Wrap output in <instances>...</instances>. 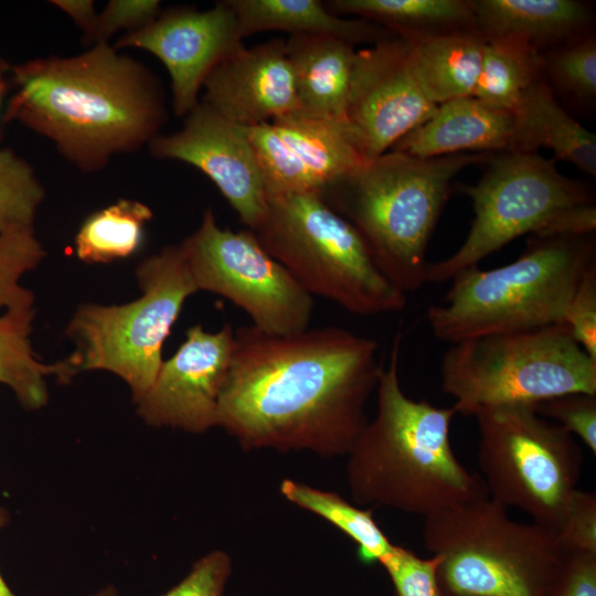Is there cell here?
I'll return each mask as SVG.
<instances>
[{"label": "cell", "mask_w": 596, "mask_h": 596, "mask_svg": "<svg viewBox=\"0 0 596 596\" xmlns=\"http://www.w3.org/2000/svg\"><path fill=\"white\" fill-rule=\"evenodd\" d=\"M471 199L473 220L461 246L443 260L428 263L426 284L450 281L490 254L525 234H592L596 201L590 188L562 174L538 152H500L486 162Z\"/></svg>", "instance_id": "obj_7"}, {"label": "cell", "mask_w": 596, "mask_h": 596, "mask_svg": "<svg viewBox=\"0 0 596 596\" xmlns=\"http://www.w3.org/2000/svg\"><path fill=\"white\" fill-rule=\"evenodd\" d=\"M10 68H11V65H9L0 56V119H2L1 114H2V108H3L4 97L11 87Z\"/></svg>", "instance_id": "obj_41"}, {"label": "cell", "mask_w": 596, "mask_h": 596, "mask_svg": "<svg viewBox=\"0 0 596 596\" xmlns=\"http://www.w3.org/2000/svg\"><path fill=\"white\" fill-rule=\"evenodd\" d=\"M409 42L398 36L360 50L347 120L368 160L385 152L437 109L412 71Z\"/></svg>", "instance_id": "obj_17"}, {"label": "cell", "mask_w": 596, "mask_h": 596, "mask_svg": "<svg viewBox=\"0 0 596 596\" xmlns=\"http://www.w3.org/2000/svg\"><path fill=\"white\" fill-rule=\"evenodd\" d=\"M513 110L491 106L475 96L450 99L389 151L434 158L465 151L508 152L514 132Z\"/></svg>", "instance_id": "obj_19"}, {"label": "cell", "mask_w": 596, "mask_h": 596, "mask_svg": "<svg viewBox=\"0 0 596 596\" xmlns=\"http://www.w3.org/2000/svg\"><path fill=\"white\" fill-rule=\"evenodd\" d=\"M594 267L595 233L532 235L515 260L457 274L443 302L428 308V326L437 339L455 343L563 322L572 296Z\"/></svg>", "instance_id": "obj_5"}, {"label": "cell", "mask_w": 596, "mask_h": 596, "mask_svg": "<svg viewBox=\"0 0 596 596\" xmlns=\"http://www.w3.org/2000/svg\"><path fill=\"white\" fill-rule=\"evenodd\" d=\"M56 8L67 14L82 31L84 40L87 39L94 30L97 12L92 0H53Z\"/></svg>", "instance_id": "obj_40"}, {"label": "cell", "mask_w": 596, "mask_h": 596, "mask_svg": "<svg viewBox=\"0 0 596 596\" xmlns=\"http://www.w3.org/2000/svg\"><path fill=\"white\" fill-rule=\"evenodd\" d=\"M234 330L231 323L215 332L205 331L201 324L188 329L184 342L162 362L152 385L136 403L138 415L148 425L193 434L217 426Z\"/></svg>", "instance_id": "obj_14"}, {"label": "cell", "mask_w": 596, "mask_h": 596, "mask_svg": "<svg viewBox=\"0 0 596 596\" xmlns=\"http://www.w3.org/2000/svg\"><path fill=\"white\" fill-rule=\"evenodd\" d=\"M563 322L576 343L596 361V267L582 279L568 302Z\"/></svg>", "instance_id": "obj_38"}, {"label": "cell", "mask_w": 596, "mask_h": 596, "mask_svg": "<svg viewBox=\"0 0 596 596\" xmlns=\"http://www.w3.org/2000/svg\"><path fill=\"white\" fill-rule=\"evenodd\" d=\"M244 129L268 198L322 193L369 161L348 120L292 114Z\"/></svg>", "instance_id": "obj_13"}, {"label": "cell", "mask_w": 596, "mask_h": 596, "mask_svg": "<svg viewBox=\"0 0 596 596\" xmlns=\"http://www.w3.org/2000/svg\"><path fill=\"white\" fill-rule=\"evenodd\" d=\"M148 146L156 158L182 161L203 172L248 230L254 231L263 220L268 193L243 126L200 102L185 116L181 130L158 135Z\"/></svg>", "instance_id": "obj_16"}, {"label": "cell", "mask_w": 596, "mask_h": 596, "mask_svg": "<svg viewBox=\"0 0 596 596\" xmlns=\"http://www.w3.org/2000/svg\"><path fill=\"white\" fill-rule=\"evenodd\" d=\"M158 0H111L97 14L91 35L84 40L88 45L108 43L120 30L132 32L152 22L160 14Z\"/></svg>", "instance_id": "obj_36"}, {"label": "cell", "mask_w": 596, "mask_h": 596, "mask_svg": "<svg viewBox=\"0 0 596 596\" xmlns=\"http://www.w3.org/2000/svg\"><path fill=\"white\" fill-rule=\"evenodd\" d=\"M44 195L32 166L11 149L0 148V234L33 232Z\"/></svg>", "instance_id": "obj_30"}, {"label": "cell", "mask_w": 596, "mask_h": 596, "mask_svg": "<svg viewBox=\"0 0 596 596\" xmlns=\"http://www.w3.org/2000/svg\"><path fill=\"white\" fill-rule=\"evenodd\" d=\"M545 596H596V554H565L562 567Z\"/></svg>", "instance_id": "obj_39"}, {"label": "cell", "mask_w": 596, "mask_h": 596, "mask_svg": "<svg viewBox=\"0 0 596 596\" xmlns=\"http://www.w3.org/2000/svg\"><path fill=\"white\" fill-rule=\"evenodd\" d=\"M151 217L149 206L129 199L91 214L75 236L77 257L85 263H109L131 256L141 246Z\"/></svg>", "instance_id": "obj_29"}, {"label": "cell", "mask_w": 596, "mask_h": 596, "mask_svg": "<svg viewBox=\"0 0 596 596\" xmlns=\"http://www.w3.org/2000/svg\"><path fill=\"white\" fill-rule=\"evenodd\" d=\"M441 390L456 414L509 404H536L572 392L596 394V361L564 322L465 339L443 354Z\"/></svg>", "instance_id": "obj_9"}, {"label": "cell", "mask_w": 596, "mask_h": 596, "mask_svg": "<svg viewBox=\"0 0 596 596\" xmlns=\"http://www.w3.org/2000/svg\"><path fill=\"white\" fill-rule=\"evenodd\" d=\"M10 81L13 93L2 121L47 138L84 172L149 145L166 119L153 74L108 43L11 65Z\"/></svg>", "instance_id": "obj_2"}, {"label": "cell", "mask_w": 596, "mask_h": 596, "mask_svg": "<svg viewBox=\"0 0 596 596\" xmlns=\"http://www.w3.org/2000/svg\"><path fill=\"white\" fill-rule=\"evenodd\" d=\"M45 251L34 232L0 234V309L33 310L32 291L19 284L26 272L44 258Z\"/></svg>", "instance_id": "obj_32"}, {"label": "cell", "mask_w": 596, "mask_h": 596, "mask_svg": "<svg viewBox=\"0 0 596 596\" xmlns=\"http://www.w3.org/2000/svg\"><path fill=\"white\" fill-rule=\"evenodd\" d=\"M91 596H119L118 590L113 585H107Z\"/></svg>", "instance_id": "obj_43"}, {"label": "cell", "mask_w": 596, "mask_h": 596, "mask_svg": "<svg viewBox=\"0 0 596 596\" xmlns=\"http://www.w3.org/2000/svg\"><path fill=\"white\" fill-rule=\"evenodd\" d=\"M327 7L340 17L355 15L407 41L477 30L469 0H334Z\"/></svg>", "instance_id": "obj_25"}, {"label": "cell", "mask_w": 596, "mask_h": 596, "mask_svg": "<svg viewBox=\"0 0 596 596\" xmlns=\"http://www.w3.org/2000/svg\"><path fill=\"white\" fill-rule=\"evenodd\" d=\"M217 426L243 450L347 456L368 423L383 365L375 340L340 327L234 330Z\"/></svg>", "instance_id": "obj_1"}, {"label": "cell", "mask_w": 596, "mask_h": 596, "mask_svg": "<svg viewBox=\"0 0 596 596\" xmlns=\"http://www.w3.org/2000/svg\"><path fill=\"white\" fill-rule=\"evenodd\" d=\"M485 38L518 36L540 51L592 31V7L578 0H469Z\"/></svg>", "instance_id": "obj_21"}, {"label": "cell", "mask_w": 596, "mask_h": 596, "mask_svg": "<svg viewBox=\"0 0 596 596\" xmlns=\"http://www.w3.org/2000/svg\"><path fill=\"white\" fill-rule=\"evenodd\" d=\"M554 534L565 554H596V494L594 491L579 489L574 491Z\"/></svg>", "instance_id": "obj_35"}, {"label": "cell", "mask_w": 596, "mask_h": 596, "mask_svg": "<svg viewBox=\"0 0 596 596\" xmlns=\"http://www.w3.org/2000/svg\"><path fill=\"white\" fill-rule=\"evenodd\" d=\"M514 132L508 152L534 153L547 148L554 156L596 177V137L557 102L544 78L528 88L513 109Z\"/></svg>", "instance_id": "obj_22"}, {"label": "cell", "mask_w": 596, "mask_h": 596, "mask_svg": "<svg viewBox=\"0 0 596 596\" xmlns=\"http://www.w3.org/2000/svg\"><path fill=\"white\" fill-rule=\"evenodd\" d=\"M543 78L578 100L590 103L596 96V38L589 31L542 52Z\"/></svg>", "instance_id": "obj_31"}, {"label": "cell", "mask_w": 596, "mask_h": 596, "mask_svg": "<svg viewBox=\"0 0 596 596\" xmlns=\"http://www.w3.org/2000/svg\"><path fill=\"white\" fill-rule=\"evenodd\" d=\"M491 153L416 158L387 151L326 189L323 200L362 236L381 272L403 294L426 284L429 241L464 169Z\"/></svg>", "instance_id": "obj_4"}, {"label": "cell", "mask_w": 596, "mask_h": 596, "mask_svg": "<svg viewBox=\"0 0 596 596\" xmlns=\"http://www.w3.org/2000/svg\"><path fill=\"white\" fill-rule=\"evenodd\" d=\"M142 295L126 305H83L66 333L76 342L78 370H106L121 377L137 403L163 362L162 345L185 299L198 289L181 245H169L137 268Z\"/></svg>", "instance_id": "obj_11"}, {"label": "cell", "mask_w": 596, "mask_h": 596, "mask_svg": "<svg viewBox=\"0 0 596 596\" xmlns=\"http://www.w3.org/2000/svg\"><path fill=\"white\" fill-rule=\"evenodd\" d=\"M380 565L386 571L396 596H441L435 556L421 557L409 549L395 545Z\"/></svg>", "instance_id": "obj_34"}, {"label": "cell", "mask_w": 596, "mask_h": 596, "mask_svg": "<svg viewBox=\"0 0 596 596\" xmlns=\"http://www.w3.org/2000/svg\"><path fill=\"white\" fill-rule=\"evenodd\" d=\"M279 491L288 502L324 519L355 542L361 562L381 564L394 551L395 544L376 523L371 509L290 478L280 482Z\"/></svg>", "instance_id": "obj_28"}, {"label": "cell", "mask_w": 596, "mask_h": 596, "mask_svg": "<svg viewBox=\"0 0 596 596\" xmlns=\"http://www.w3.org/2000/svg\"><path fill=\"white\" fill-rule=\"evenodd\" d=\"M232 574V558L223 550L200 557L189 573L160 596H224Z\"/></svg>", "instance_id": "obj_37"}, {"label": "cell", "mask_w": 596, "mask_h": 596, "mask_svg": "<svg viewBox=\"0 0 596 596\" xmlns=\"http://www.w3.org/2000/svg\"><path fill=\"white\" fill-rule=\"evenodd\" d=\"M202 103L243 127L297 113L294 73L286 40L241 46L207 75Z\"/></svg>", "instance_id": "obj_18"}, {"label": "cell", "mask_w": 596, "mask_h": 596, "mask_svg": "<svg viewBox=\"0 0 596 596\" xmlns=\"http://www.w3.org/2000/svg\"><path fill=\"white\" fill-rule=\"evenodd\" d=\"M227 3L235 13L242 38L281 31L290 35H330L354 46L373 45L396 36L370 21L340 17L318 0H227Z\"/></svg>", "instance_id": "obj_23"}, {"label": "cell", "mask_w": 596, "mask_h": 596, "mask_svg": "<svg viewBox=\"0 0 596 596\" xmlns=\"http://www.w3.org/2000/svg\"><path fill=\"white\" fill-rule=\"evenodd\" d=\"M401 334L376 386V413L359 434L347 461V482L359 505L385 507L427 518L488 498L480 475L451 446L456 412L408 397L401 385Z\"/></svg>", "instance_id": "obj_3"}, {"label": "cell", "mask_w": 596, "mask_h": 596, "mask_svg": "<svg viewBox=\"0 0 596 596\" xmlns=\"http://www.w3.org/2000/svg\"><path fill=\"white\" fill-rule=\"evenodd\" d=\"M253 232L312 297L365 317L406 306L407 296L381 272L359 232L320 193L269 196Z\"/></svg>", "instance_id": "obj_8"}, {"label": "cell", "mask_w": 596, "mask_h": 596, "mask_svg": "<svg viewBox=\"0 0 596 596\" xmlns=\"http://www.w3.org/2000/svg\"><path fill=\"white\" fill-rule=\"evenodd\" d=\"M423 543L441 596H545L565 557L551 530L489 497L424 518Z\"/></svg>", "instance_id": "obj_6"}, {"label": "cell", "mask_w": 596, "mask_h": 596, "mask_svg": "<svg viewBox=\"0 0 596 596\" xmlns=\"http://www.w3.org/2000/svg\"><path fill=\"white\" fill-rule=\"evenodd\" d=\"M408 42L412 71L432 103L475 95L486 43L482 34L470 30Z\"/></svg>", "instance_id": "obj_24"}, {"label": "cell", "mask_w": 596, "mask_h": 596, "mask_svg": "<svg viewBox=\"0 0 596 596\" xmlns=\"http://www.w3.org/2000/svg\"><path fill=\"white\" fill-rule=\"evenodd\" d=\"M477 460L489 498L553 533L577 490L584 464L574 436L534 404L479 409Z\"/></svg>", "instance_id": "obj_10"}, {"label": "cell", "mask_w": 596, "mask_h": 596, "mask_svg": "<svg viewBox=\"0 0 596 596\" xmlns=\"http://www.w3.org/2000/svg\"><path fill=\"white\" fill-rule=\"evenodd\" d=\"M297 96V115L347 120L360 51L341 39L321 34L286 40Z\"/></svg>", "instance_id": "obj_20"}, {"label": "cell", "mask_w": 596, "mask_h": 596, "mask_svg": "<svg viewBox=\"0 0 596 596\" xmlns=\"http://www.w3.org/2000/svg\"><path fill=\"white\" fill-rule=\"evenodd\" d=\"M242 39L226 0L207 10L170 9L146 26L125 33L114 47L141 49L162 62L171 79L173 113L182 117L200 103L207 75L243 45Z\"/></svg>", "instance_id": "obj_15"}, {"label": "cell", "mask_w": 596, "mask_h": 596, "mask_svg": "<svg viewBox=\"0 0 596 596\" xmlns=\"http://www.w3.org/2000/svg\"><path fill=\"white\" fill-rule=\"evenodd\" d=\"M9 520L8 512L0 507V530L7 524ZM0 596H15L14 593L8 587L6 581L0 573Z\"/></svg>", "instance_id": "obj_42"}, {"label": "cell", "mask_w": 596, "mask_h": 596, "mask_svg": "<svg viewBox=\"0 0 596 596\" xmlns=\"http://www.w3.org/2000/svg\"><path fill=\"white\" fill-rule=\"evenodd\" d=\"M534 407L596 454V394L566 393L539 402Z\"/></svg>", "instance_id": "obj_33"}, {"label": "cell", "mask_w": 596, "mask_h": 596, "mask_svg": "<svg viewBox=\"0 0 596 596\" xmlns=\"http://www.w3.org/2000/svg\"><path fill=\"white\" fill-rule=\"evenodd\" d=\"M543 78L542 51L518 36L486 38L478 99L513 110L524 92Z\"/></svg>", "instance_id": "obj_27"}, {"label": "cell", "mask_w": 596, "mask_h": 596, "mask_svg": "<svg viewBox=\"0 0 596 596\" xmlns=\"http://www.w3.org/2000/svg\"><path fill=\"white\" fill-rule=\"evenodd\" d=\"M199 290L220 295L245 311L252 326L269 334L309 328L312 296L262 246L251 230L221 227L211 209L181 244Z\"/></svg>", "instance_id": "obj_12"}, {"label": "cell", "mask_w": 596, "mask_h": 596, "mask_svg": "<svg viewBox=\"0 0 596 596\" xmlns=\"http://www.w3.org/2000/svg\"><path fill=\"white\" fill-rule=\"evenodd\" d=\"M33 318L34 309L0 316V383L8 385L28 409H39L47 403L49 375L67 382L78 372L79 364L75 352L53 364L38 361L30 341Z\"/></svg>", "instance_id": "obj_26"}]
</instances>
